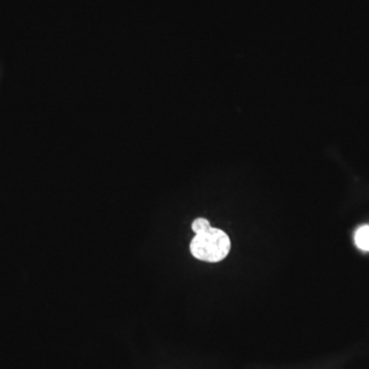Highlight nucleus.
<instances>
[{
  "instance_id": "nucleus-1",
  "label": "nucleus",
  "mask_w": 369,
  "mask_h": 369,
  "mask_svg": "<svg viewBox=\"0 0 369 369\" xmlns=\"http://www.w3.org/2000/svg\"><path fill=\"white\" fill-rule=\"evenodd\" d=\"M192 230L195 236L190 251L194 258L207 263H218L227 258L231 251V240L225 231L212 228L204 218L194 219Z\"/></svg>"
},
{
  "instance_id": "nucleus-2",
  "label": "nucleus",
  "mask_w": 369,
  "mask_h": 369,
  "mask_svg": "<svg viewBox=\"0 0 369 369\" xmlns=\"http://www.w3.org/2000/svg\"><path fill=\"white\" fill-rule=\"evenodd\" d=\"M355 244L361 251H369V226H362L355 234Z\"/></svg>"
}]
</instances>
